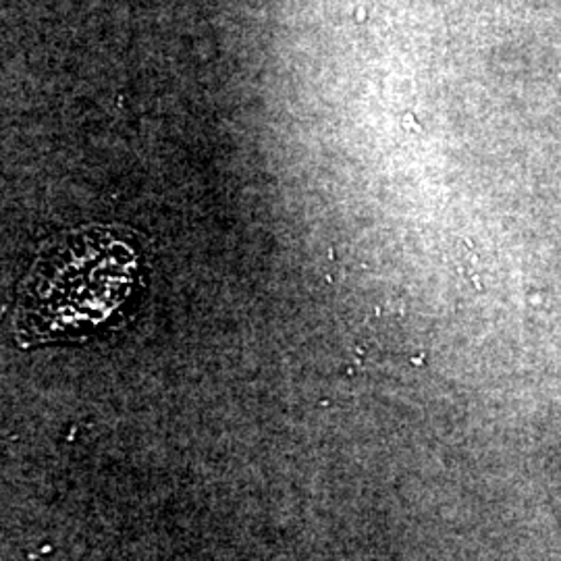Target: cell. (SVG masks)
I'll return each mask as SVG.
<instances>
[{"instance_id": "cell-1", "label": "cell", "mask_w": 561, "mask_h": 561, "mask_svg": "<svg viewBox=\"0 0 561 561\" xmlns=\"http://www.w3.org/2000/svg\"><path fill=\"white\" fill-rule=\"evenodd\" d=\"M141 283L140 254L106 227H83L42 245L21 280V345L92 335L119 314Z\"/></svg>"}]
</instances>
